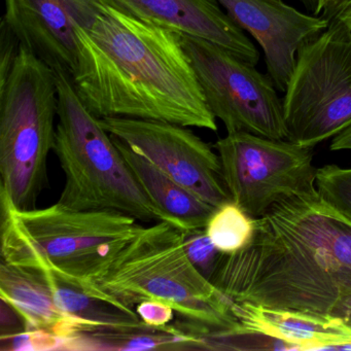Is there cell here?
Wrapping results in <instances>:
<instances>
[{"instance_id": "cell-19", "label": "cell", "mask_w": 351, "mask_h": 351, "mask_svg": "<svg viewBox=\"0 0 351 351\" xmlns=\"http://www.w3.org/2000/svg\"><path fill=\"white\" fill-rule=\"evenodd\" d=\"M182 232L184 250L191 262L203 276L210 280L219 266L223 252L215 247L205 228Z\"/></svg>"}, {"instance_id": "cell-21", "label": "cell", "mask_w": 351, "mask_h": 351, "mask_svg": "<svg viewBox=\"0 0 351 351\" xmlns=\"http://www.w3.org/2000/svg\"><path fill=\"white\" fill-rule=\"evenodd\" d=\"M20 43L13 32L1 21L0 34V81L5 79L11 71L16 55L19 50Z\"/></svg>"}, {"instance_id": "cell-17", "label": "cell", "mask_w": 351, "mask_h": 351, "mask_svg": "<svg viewBox=\"0 0 351 351\" xmlns=\"http://www.w3.org/2000/svg\"><path fill=\"white\" fill-rule=\"evenodd\" d=\"M205 229L219 252L231 254L252 241L256 221L235 202L229 201L215 209Z\"/></svg>"}, {"instance_id": "cell-16", "label": "cell", "mask_w": 351, "mask_h": 351, "mask_svg": "<svg viewBox=\"0 0 351 351\" xmlns=\"http://www.w3.org/2000/svg\"><path fill=\"white\" fill-rule=\"evenodd\" d=\"M112 138L147 196L171 225L182 231L206 228L217 207L172 180L120 139Z\"/></svg>"}, {"instance_id": "cell-3", "label": "cell", "mask_w": 351, "mask_h": 351, "mask_svg": "<svg viewBox=\"0 0 351 351\" xmlns=\"http://www.w3.org/2000/svg\"><path fill=\"white\" fill-rule=\"evenodd\" d=\"M93 285L129 309L149 300L171 306L182 324L202 339L205 349L211 339L239 328L227 298L191 262L182 230L167 221L143 227Z\"/></svg>"}, {"instance_id": "cell-24", "label": "cell", "mask_w": 351, "mask_h": 351, "mask_svg": "<svg viewBox=\"0 0 351 351\" xmlns=\"http://www.w3.org/2000/svg\"><path fill=\"white\" fill-rule=\"evenodd\" d=\"M318 1H319L320 14L326 16L332 12L342 0H318Z\"/></svg>"}, {"instance_id": "cell-25", "label": "cell", "mask_w": 351, "mask_h": 351, "mask_svg": "<svg viewBox=\"0 0 351 351\" xmlns=\"http://www.w3.org/2000/svg\"><path fill=\"white\" fill-rule=\"evenodd\" d=\"M301 3L312 15H320L319 1L318 0H301Z\"/></svg>"}, {"instance_id": "cell-10", "label": "cell", "mask_w": 351, "mask_h": 351, "mask_svg": "<svg viewBox=\"0 0 351 351\" xmlns=\"http://www.w3.org/2000/svg\"><path fill=\"white\" fill-rule=\"evenodd\" d=\"M99 122L110 135L213 206L232 201L219 155L189 127L128 118Z\"/></svg>"}, {"instance_id": "cell-8", "label": "cell", "mask_w": 351, "mask_h": 351, "mask_svg": "<svg viewBox=\"0 0 351 351\" xmlns=\"http://www.w3.org/2000/svg\"><path fill=\"white\" fill-rule=\"evenodd\" d=\"M180 36L208 108L228 133L287 139L283 99L268 75L215 43Z\"/></svg>"}, {"instance_id": "cell-5", "label": "cell", "mask_w": 351, "mask_h": 351, "mask_svg": "<svg viewBox=\"0 0 351 351\" xmlns=\"http://www.w3.org/2000/svg\"><path fill=\"white\" fill-rule=\"evenodd\" d=\"M58 123L53 151L65 176L57 202L77 210H112L167 221L123 158L112 135L83 104L69 73L55 71Z\"/></svg>"}, {"instance_id": "cell-14", "label": "cell", "mask_w": 351, "mask_h": 351, "mask_svg": "<svg viewBox=\"0 0 351 351\" xmlns=\"http://www.w3.org/2000/svg\"><path fill=\"white\" fill-rule=\"evenodd\" d=\"M240 330L280 341L289 350H341L351 343V328L330 314L230 303Z\"/></svg>"}, {"instance_id": "cell-2", "label": "cell", "mask_w": 351, "mask_h": 351, "mask_svg": "<svg viewBox=\"0 0 351 351\" xmlns=\"http://www.w3.org/2000/svg\"><path fill=\"white\" fill-rule=\"evenodd\" d=\"M254 221L250 244L223 254L210 279L229 303L330 314L351 295V219L316 186Z\"/></svg>"}, {"instance_id": "cell-15", "label": "cell", "mask_w": 351, "mask_h": 351, "mask_svg": "<svg viewBox=\"0 0 351 351\" xmlns=\"http://www.w3.org/2000/svg\"><path fill=\"white\" fill-rule=\"evenodd\" d=\"M0 297L21 317L26 330H43L65 343L86 332L79 320L61 309L50 283L40 271L1 261Z\"/></svg>"}, {"instance_id": "cell-11", "label": "cell", "mask_w": 351, "mask_h": 351, "mask_svg": "<svg viewBox=\"0 0 351 351\" xmlns=\"http://www.w3.org/2000/svg\"><path fill=\"white\" fill-rule=\"evenodd\" d=\"M229 17L258 42L277 91L285 93L298 51L324 32L330 20L307 15L283 0H217Z\"/></svg>"}, {"instance_id": "cell-9", "label": "cell", "mask_w": 351, "mask_h": 351, "mask_svg": "<svg viewBox=\"0 0 351 351\" xmlns=\"http://www.w3.org/2000/svg\"><path fill=\"white\" fill-rule=\"evenodd\" d=\"M215 149L231 200L254 219L282 199L315 186L311 147L236 132L219 138Z\"/></svg>"}, {"instance_id": "cell-1", "label": "cell", "mask_w": 351, "mask_h": 351, "mask_svg": "<svg viewBox=\"0 0 351 351\" xmlns=\"http://www.w3.org/2000/svg\"><path fill=\"white\" fill-rule=\"evenodd\" d=\"M69 5L77 47L71 77L92 114L217 130L180 34L106 0Z\"/></svg>"}, {"instance_id": "cell-13", "label": "cell", "mask_w": 351, "mask_h": 351, "mask_svg": "<svg viewBox=\"0 0 351 351\" xmlns=\"http://www.w3.org/2000/svg\"><path fill=\"white\" fill-rule=\"evenodd\" d=\"M3 22L54 71L73 73L77 47L69 0H5Z\"/></svg>"}, {"instance_id": "cell-23", "label": "cell", "mask_w": 351, "mask_h": 351, "mask_svg": "<svg viewBox=\"0 0 351 351\" xmlns=\"http://www.w3.org/2000/svg\"><path fill=\"white\" fill-rule=\"evenodd\" d=\"M330 149V151H351V124L332 138Z\"/></svg>"}, {"instance_id": "cell-20", "label": "cell", "mask_w": 351, "mask_h": 351, "mask_svg": "<svg viewBox=\"0 0 351 351\" xmlns=\"http://www.w3.org/2000/svg\"><path fill=\"white\" fill-rule=\"evenodd\" d=\"M134 310L145 324L156 328H168L176 313L171 306L152 300L137 304Z\"/></svg>"}, {"instance_id": "cell-26", "label": "cell", "mask_w": 351, "mask_h": 351, "mask_svg": "<svg viewBox=\"0 0 351 351\" xmlns=\"http://www.w3.org/2000/svg\"><path fill=\"white\" fill-rule=\"evenodd\" d=\"M335 19L344 22V23L348 26L349 29L351 30V5L343 10V11H341L340 13L335 17Z\"/></svg>"}, {"instance_id": "cell-22", "label": "cell", "mask_w": 351, "mask_h": 351, "mask_svg": "<svg viewBox=\"0 0 351 351\" xmlns=\"http://www.w3.org/2000/svg\"><path fill=\"white\" fill-rule=\"evenodd\" d=\"M330 314L342 320L348 328H351V295L341 300Z\"/></svg>"}, {"instance_id": "cell-18", "label": "cell", "mask_w": 351, "mask_h": 351, "mask_svg": "<svg viewBox=\"0 0 351 351\" xmlns=\"http://www.w3.org/2000/svg\"><path fill=\"white\" fill-rule=\"evenodd\" d=\"M315 186L326 202L351 219V168L335 164L318 168Z\"/></svg>"}, {"instance_id": "cell-7", "label": "cell", "mask_w": 351, "mask_h": 351, "mask_svg": "<svg viewBox=\"0 0 351 351\" xmlns=\"http://www.w3.org/2000/svg\"><path fill=\"white\" fill-rule=\"evenodd\" d=\"M289 139L304 147L351 124V30L338 19L298 51L283 98Z\"/></svg>"}, {"instance_id": "cell-6", "label": "cell", "mask_w": 351, "mask_h": 351, "mask_svg": "<svg viewBox=\"0 0 351 351\" xmlns=\"http://www.w3.org/2000/svg\"><path fill=\"white\" fill-rule=\"evenodd\" d=\"M58 112L55 71L20 45L0 81V190L20 210L36 208L48 186Z\"/></svg>"}, {"instance_id": "cell-12", "label": "cell", "mask_w": 351, "mask_h": 351, "mask_svg": "<svg viewBox=\"0 0 351 351\" xmlns=\"http://www.w3.org/2000/svg\"><path fill=\"white\" fill-rule=\"evenodd\" d=\"M154 25L204 38L254 65L260 61L254 43L223 11L217 0H106Z\"/></svg>"}, {"instance_id": "cell-4", "label": "cell", "mask_w": 351, "mask_h": 351, "mask_svg": "<svg viewBox=\"0 0 351 351\" xmlns=\"http://www.w3.org/2000/svg\"><path fill=\"white\" fill-rule=\"evenodd\" d=\"M1 261L49 270L88 291L112 256L141 229L138 219L112 210H77L57 202L20 210L0 190Z\"/></svg>"}]
</instances>
